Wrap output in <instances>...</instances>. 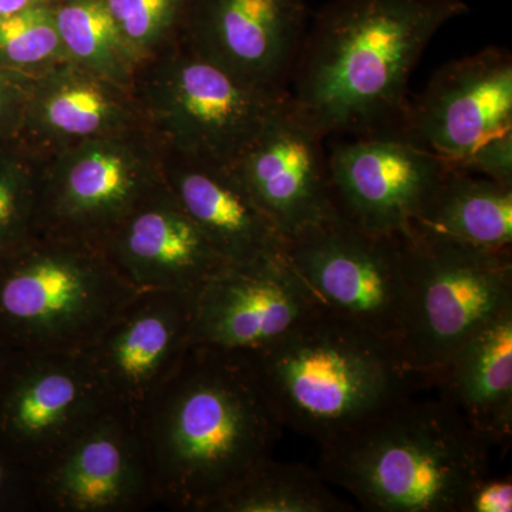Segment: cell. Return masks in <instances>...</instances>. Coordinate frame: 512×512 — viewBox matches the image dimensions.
Returning a JSON list of instances; mask_svg holds the SVG:
<instances>
[{
    "label": "cell",
    "mask_w": 512,
    "mask_h": 512,
    "mask_svg": "<svg viewBox=\"0 0 512 512\" xmlns=\"http://www.w3.org/2000/svg\"><path fill=\"white\" fill-rule=\"evenodd\" d=\"M464 0H330L306 30L288 87L293 113L322 138L402 136L407 84Z\"/></svg>",
    "instance_id": "obj_1"
},
{
    "label": "cell",
    "mask_w": 512,
    "mask_h": 512,
    "mask_svg": "<svg viewBox=\"0 0 512 512\" xmlns=\"http://www.w3.org/2000/svg\"><path fill=\"white\" fill-rule=\"evenodd\" d=\"M134 417L156 503L180 512H208L284 429L248 357L201 345Z\"/></svg>",
    "instance_id": "obj_2"
},
{
    "label": "cell",
    "mask_w": 512,
    "mask_h": 512,
    "mask_svg": "<svg viewBox=\"0 0 512 512\" xmlns=\"http://www.w3.org/2000/svg\"><path fill=\"white\" fill-rule=\"evenodd\" d=\"M494 444L443 399L413 396L322 444L319 471L375 512H463Z\"/></svg>",
    "instance_id": "obj_3"
},
{
    "label": "cell",
    "mask_w": 512,
    "mask_h": 512,
    "mask_svg": "<svg viewBox=\"0 0 512 512\" xmlns=\"http://www.w3.org/2000/svg\"><path fill=\"white\" fill-rule=\"evenodd\" d=\"M245 356L282 426L319 446L430 384L399 345L326 309Z\"/></svg>",
    "instance_id": "obj_4"
},
{
    "label": "cell",
    "mask_w": 512,
    "mask_h": 512,
    "mask_svg": "<svg viewBox=\"0 0 512 512\" xmlns=\"http://www.w3.org/2000/svg\"><path fill=\"white\" fill-rule=\"evenodd\" d=\"M137 292L96 245L39 231L0 265V342L83 353Z\"/></svg>",
    "instance_id": "obj_5"
},
{
    "label": "cell",
    "mask_w": 512,
    "mask_h": 512,
    "mask_svg": "<svg viewBox=\"0 0 512 512\" xmlns=\"http://www.w3.org/2000/svg\"><path fill=\"white\" fill-rule=\"evenodd\" d=\"M131 94L165 153L235 164L286 96L242 83L177 40L138 63Z\"/></svg>",
    "instance_id": "obj_6"
},
{
    "label": "cell",
    "mask_w": 512,
    "mask_h": 512,
    "mask_svg": "<svg viewBox=\"0 0 512 512\" xmlns=\"http://www.w3.org/2000/svg\"><path fill=\"white\" fill-rule=\"evenodd\" d=\"M399 237L406 279L400 349L431 384L467 340L512 309V251Z\"/></svg>",
    "instance_id": "obj_7"
},
{
    "label": "cell",
    "mask_w": 512,
    "mask_h": 512,
    "mask_svg": "<svg viewBox=\"0 0 512 512\" xmlns=\"http://www.w3.org/2000/svg\"><path fill=\"white\" fill-rule=\"evenodd\" d=\"M164 156L147 128L134 127L43 158L39 231L99 247L165 183Z\"/></svg>",
    "instance_id": "obj_8"
},
{
    "label": "cell",
    "mask_w": 512,
    "mask_h": 512,
    "mask_svg": "<svg viewBox=\"0 0 512 512\" xmlns=\"http://www.w3.org/2000/svg\"><path fill=\"white\" fill-rule=\"evenodd\" d=\"M285 254L326 311L400 346L406 279L399 235L372 234L338 212L289 238Z\"/></svg>",
    "instance_id": "obj_9"
},
{
    "label": "cell",
    "mask_w": 512,
    "mask_h": 512,
    "mask_svg": "<svg viewBox=\"0 0 512 512\" xmlns=\"http://www.w3.org/2000/svg\"><path fill=\"white\" fill-rule=\"evenodd\" d=\"M114 406L83 353L15 352L0 386V446L35 473Z\"/></svg>",
    "instance_id": "obj_10"
},
{
    "label": "cell",
    "mask_w": 512,
    "mask_h": 512,
    "mask_svg": "<svg viewBox=\"0 0 512 512\" xmlns=\"http://www.w3.org/2000/svg\"><path fill=\"white\" fill-rule=\"evenodd\" d=\"M37 511L138 512L156 507L134 414L114 406L35 471Z\"/></svg>",
    "instance_id": "obj_11"
},
{
    "label": "cell",
    "mask_w": 512,
    "mask_h": 512,
    "mask_svg": "<svg viewBox=\"0 0 512 512\" xmlns=\"http://www.w3.org/2000/svg\"><path fill=\"white\" fill-rule=\"evenodd\" d=\"M323 309L286 254L231 265L198 289L192 345L248 355L284 339Z\"/></svg>",
    "instance_id": "obj_12"
},
{
    "label": "cell",
    "mask_w": 512,
    "mask_h": 512,
    "mask_svg": "<svg viewBox=\"0 0 512 512\" xmlns=\"http://www.w3.org/2000/svg\"><path fill=\"white\" fill-rule=\"evenodd\" d=\"M512 130V55L485 47L441 66L407 104L402 137L451 165Z\"/></svg>",
    "instance_id": "obj_13"
},
{
    "label": "cell",
    "mask_w": 512,
    "mask_h": 512,
    "mask_svg": "<svg viewBox=\"0 0 512 512\" xmlns=\"http://www.w3.org/2000/svg\"><path fill=\"white\" fill-rule=\"evenodd\" d=\"M308 26L306 0H194L181 40L242 83L286 96Z\"/></svg>",
    "instance_id": "obj_14"
},
{
    "label": "cell",
    "mask_w": 512,
    "mask_h": 512,
    "mask_svg": "<svg viewBox=\"0 0 512 512\" xmlns=\"http://www.w3.org/2000/svg\"><path fill=\"white\" fill-rule=\"evenodd\" d=\"M197 292L138 291L84 350L117 406L136 416L183 363Z\"/></svg>",
    "instance_id": "obj_15"
},
{
    "label": "cell",
    "mask_w": 512,
    "mask_h": 512,
    "mask_svg": "<svg viewBox=\"0 0 512 512\" xmlns=\"http://www.w3.org/2000/svg\"><path fill=\"white\" fill-rule=\"evenodd\" d=\"M343 217L377 235H400L430 197L448 165L402 136L353 137L328 154Z\"/></svg>",
    "instance_id": "obj_16"
},
{
    "label": "cell",
    "mask_w": 512,
    "mask_h": 512,
    "mask_svg": "<svg viewBox=\"0 0 512 512\" xmlns=\"http://www.w3.org/2000/svg\"><path fill=\"white\" fill-rule=\"evenodd\" d=\"M323 144L325 138L293 113L286 96L235 163L286 241L339 212Z\"/></svg>",
    "instance_id": "obj_17"
},
{
    "label": "cell",
    "mask_w": 512,
    "mask_h": 512,
    "mask_svg": "<svg viewBox=\"0 0 512 512\" xmlns=\"http://www.w3.org/2000/svg\"><path fill=\"white\" fill-rule=\"evenodd\" d=\"M107 261L137 291L197 292L228 264L167 183L100 242Z\"/></svg>",
    "instance_id": "obj_18"
},
{
    "label": "cell",
    "mask_w": 512,
    "mask_h": 512,
    "mask_svg": "<svg viewBox=\"0 0 512 512\" xmlns=\"http://www.w3.org/2000/svg\"><path fill=\"white\" fill-rule=\"evenodd\" d=\"M164 178L229 265L255 264L285 254L284 235L256 202L235 164L165 153Z\"/></svg>",
    "instance_id": "obj_19"
},
{
    "label": "cell",
    "mask_w": 512,
    "mask_h": 512,
    "mask_svg": "<svg viewBox=\"0 0 512 512\" xmlns=\"http://www.w3.org/2000/svg\"><path fill=\"white\" fill-rule=\"evenodd\" d=\"M134 127H144L131 90L72 62L33 82L18 140L47 158Z\"/></svg>",
    "instance_id": "obj_20"
},
{
    "label": "cell",
    "mask_w": 512,
    "mask_h": 512,
    "mask_svg": "<svg viewBox=\"0 0 512 512\" xmlns=\"http://www.w3.org/2000/svg\"><path fill=\"white\" fill-rule=\"evenodd\" d=\"M485 439L512 436V309L485 326L450 357L431 380Z\"/></svg>",
    "instance_id": "obj_21"
},
{
    "label": "cell",
    "mask_w": 512,
    "mask_h": 512,
    "mask_svg": "<svg viewBox=\"0 0 512 512\" xmlns=\"http://www.w3.org/2000/svg\"><path fill=\"white\" fill-rule=\"evenodd\" d=\"M406 232L470 247L512 249V185L448 167Z\"/></svg>",
    "instance_id": "obj_22"
},
{
    "label": "cell",
    "mask_w": 512,
    "mask_h": 512,
    "mask_svg": "<svg viewBox=\"0 0 512 512\" xmlns=\"http://www.w3.org/2000/svg\"><path fill=\"white\" fill-rule=\"evenodd\" d=\"M328 484L319 470L269 457L239 478L208 512L352 511Z\"/></svg>",
    "instance_id": "obj_23"
},
{
    "label": "cell",
    "mask_w": 512,
    "mask_h": 512,
    "mask_svg": "<svg viewBox=\"0 0 512 512\" xmlns=\"http://www.w3.org/2000/svg\"><path fill=\"white\" fill-rule=\"evenodd\" d=\"M70 62L130 89L138 59L103 0H47Z\"/></svg>",
    "instance_id": "obj_24"
},
{
    "label": "cell",
    "mask_w": 512,
    "mask_h": 512,
    "mask_svg": "<svg viewBox=\"0 0 512 512\" xmlns=\"http://www.w3.org/2000/svg\"><path fill=\"white\" fill-rule=\"evenodd\" d=\"M42 168L19 140L0 143V265L39 232Z\"/></svg>",
    "instance_id": "obj_25"
},
{
    "label": "cell",
    "mask_w": 512,
    "mask_h": 512,
    "mask_svg": "<svg viewBox=\"0 0 512 512\" xmlns=\"http://www.w3.org/2000/svg\"><path fill=\"white\" fill-rule=\"evenodd\" d=\"M66 62L47 0L0 18V66L36 80Z\"/></svg>",
    "instance_id": "obj_26"
},
{
    "label": "cell",
    "mask_w": 512,
    "mask_h": 512,
    "mask_svg": "<svg viewBox=\"0 0 512 512\" xmlns=\"http://www.w3.org/2000/svg\"><path fill=\"white\" fill-rule=\"evenodd\" d=\"M192 2L194 0H103L138 62L181 39Z\"/></svg>",
    "instance_id": "obj_27"
},
{
    "label": "cell",
    "mask_w": 512,
    "mask_h": 512,
    "mask_svg": "<svg viewBox=\"0 0 512 512\" xmlns=\"http://www.w3.org/2000/svg\"><path fill=\"white\" fill-rule=\"evenodd\" d=\"M448 167L512 185V130L490 138Z\"/></svg>",
    "instance_id": "obj_28"
},
{
    "label": "cell",
    "mask_w": 512,
    "mask_h": 512,
    "mask_svg": "<svg viewBox=\"0 0 512 512\" xmlns=\"http://www.w3.org/2000/svg\"><path fill=\"white\" fill-rule=\"evenodd\" d=\"M33 82L0 66V143L18 140Z\"/></svg>",
    "instance_id": "obj_29"
},
{
    "label": "cell",
    "mask_w": 512,
    "mask_h": 512,
    "mask_svg": "<svg viewBox=\"0 0 512 512\" xmlns=\"http://www.w3.org/2000/svg\"><path fill=\"white\" fill-rule=\"evenodd\" d=\"M37 511L35 474L0 446V511Z\"/></svg>",
    "instance_id": "obj_30"
},
{
    "label": "cell",
    "mask_w": 512,
    "mask_h": 512,
    "mask_svg": "<svg viewBox=\"0 0 512 512\" xmlns=\"http://www.w3.org/2000/svg\"><path fill=\"white\" fill-rule=\"evenodd\" d=\"M511 477H484L467 495L463 512H511Z\"/></svg>",
    "instance_id": "obj_31"
},
{
    "label": "cell",
    "mask_w": 512,
    "mask_h": 512,
    "mask_svg": "<svg viewBox=\"0 0 512 512\" xmlns=\"http://www.w3.org/2000/svg\"><path fill=\"white\" fill-rule=\"evenodd\" d=\"M42 2H46V0H0V18H5V16Z\"/></svg>",
    "instance_id": "obj_32"
},
{
    "label": "cell",
    "mask_w": 512,
    "mask_h": 512,
    "mask_svg": "<svg viewBox=\"0 0 512 512\" xmlns=\"http://www.w3.org/2000/svg\"><path fill=\"white\" fill-rule=\"evenodd\" d=\"M13 353H15V350L9 349L8 346L0 342V386H2L3 377L6 375Z\"/></svg>",
    "instance_id": "obj_33"
}]
</instances>
